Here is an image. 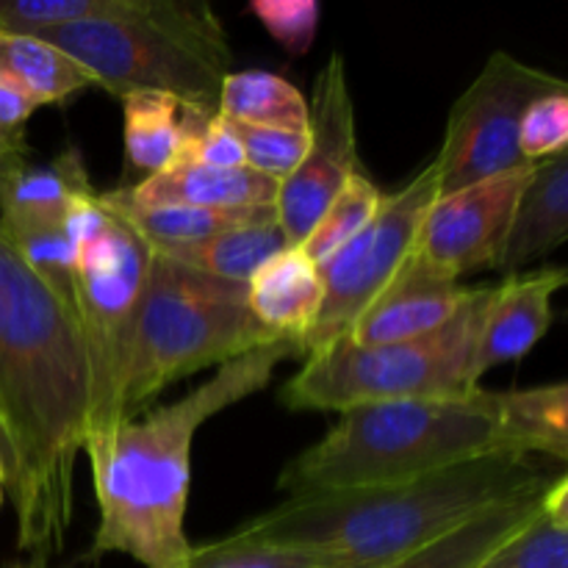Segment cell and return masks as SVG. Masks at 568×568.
<instances>
[{"label": "cell", "instance_id": "20", "mask_svg": "<svg viewBox=\"0 0 568 568\" xmlns=\"http://www.w3.org/2000/svg\"><path fill=\"white\" fill-rule=\"evenodd\" d=\"M94 194L75 148L48 164L31 155L0 164V220H64L75 200Z\"/></svg>", "mask_w": 568, "mask_h": 568}, {"label": "cell", "instance_id": "26", "mask_svg": "<svg viewBox=\"0 0 568 568\" xmlns=\"http://www.w3.org/2000/svg\"><path fill=\"white\" fill-rule=\"evenodd\" d=\"M0 225L39 281L75 314V244L64 220H0Z\"/></svg>", "mask_w": 568, "mask_h": 568}, {"label": "cell", "instance_id": "10", "mask_svg": "<svg viewBox=\"0 0 568 568\" xmlns=\"http://www.w3.org/2000/svg\"><path fill=\"white\" fill-rule=\"evenodd\" d=\"M438 197L436 161H427L403 189L383 194V203L369 225L349 239L325 266L322 305L314 327L303 338V358L347 338L358 316L394 281L408 255L414 253L422 220Z\"/></svg>", "mask_w": 568, "mask_h": 568}, {"label": "cell", "instance_id": "27", "mask_svg": "<svg viewBox=\"0 0 568 568\" xmlns=\"http://www.w3.org/2000/svg\"><path fill=\"white\" fill-rule=\"evenodd\" d=\"M483 568H568V475L549 488L541 514Z\"/></svg>", "mask_w": 568, "mask_h": 568}, {"label": "cell", "instance_id": "8", "mask_svg": "<svg viewBox=\"0 0 568 568\" xmlns=\"http://www.w3.org/2000/svg\"><path fill=\"white\" fill-rule=\"evenodd\" d=\"M150 258V244L114 211L75 250V316L89 364L87 436L120 425L122 381Z\"/></svg>", "mask_w": 568, "mask_h": 568}, {"label": "cell", "instance_id": "34", "mask_svg": "<svg viewBox=\"0 0 568 568\" xmlns=\"http://www.w3.org/2000/svg\"><path fill=\"white\" fill-rule=\"evenodd\" d=\"M183 159L200 161V164H209V166H220V170L244 166V155H242V148H239V139L233 136L231 125H227V120H222L220 114L211 116L209 125L192 139V144H189V150L183 153Z\"/></svg>", "mask_w": 568, "mask_h": 568}, {"label": "cell", "instance_id": "1", "mask_svg": "<svg viewBox=\"0 0 568 568\" xmlns=\"http://www.w3.org/2000/svg\"><path fill=\"white\" fill-rule=\"evenodd\" d=\"M0 425L14 453L17 555L55 568L75 519L89 425V364L75 314L39 281L0 225Z\"/></svg>", "mask_w": 568, "mask_h": 568}, {"label": "cell", "instance_id": "16", "mask_svg": "<svg viewBox=\"0 0 568 568\" xmlns=\"http://www.w3.org/2000/svg\"><path fill=\"white\" fill-rule=\"evenodd\" d=\"M281 183L250 166L200 164L181 159L159 175L142 178L136 186H125L136 203L148 205H194V209H261L275 205Z\"/></svg>", "mask_w": 568, "mask_h": 568}, {"label": "cell", "instance_id": "35", "mask_svg": "<svg viewBox=\"0 0 568 568\" xmlns=\"http://www.w3.org/2000/svg\"><path fill=\"white\" fill-rule=\"evenodd\" d=\"M0 475H3L6 488H9L11 480H14V453H11V444L3 425H0Z\"/></svg>", "mask_w": 568, "mask_h": 568}, {"label": "cell", "instance_id": "3", "mask_svg": "<svg viewBox=\"0 0 568 568\" xmlns=\"http://www.w3.org/2000/svg\"><path fill=\"white\" fill-rule=\"evenodd\" d=\"M564 475V464L541 455L499 453L414 480L288 497L233 532L322 552L344 568H381L497 505L547 491Z\"/></svg>", "mask_w": 568, "mask_h": 568}, {"label": "cell", "instance_id": "14", "mask_svg": "<svg viewBox=\"0 0 568 568\" xmlns=\"http://www.w3.org/2000/svg\"><path fill=\"white\" fill-rule=\"evenodd\" d=\"M564 266L505 275L497 283L475 353V381L480 383L491 369L521 361L552 327V300L566 286Z\"/></svg>", "mask_w": 568, "mask_h": 568}, {"label": "cell", "instance_id": "6", "mask_svg": "<svg viewBox=\"0 0 568 568\" xmlns=\"http://www.w3.org/2000/svg\"><path fill=\"white\" fill-rule=\"evenodd\" d=\"M277 338L250 311L247 283L203 275L153 253L122 381L120 422L142 416L172 383Z\"/></svg>", "mask_w": 568, "mask_h": 568}, {"label": "cell", "instance_id": "30", "mask_svg": "<svg viewBox=\"0 0 568 568\" xmlns=\"http://www.w3.org/2000/svg\"><path fill=\"white\" fill-rule=\"evenodd\" d=\"M227 125H231L233 136L239 139L244 166H250V170L261 172V175L272 178L277 183H283L297 170L305 150H308V131H277V128L244 125V122L233 120H227Z\"/></svg>", "mask_w": 568, "mask_h": 568}, {"label": "cell", "instance_id": "17", "mask_svg": "<svg viewBox=\"0 0 568 568\" xmlns=\"http://www.w3.org/2000/svg\"><path fill=\"white\" fill-rule=\"evenodd\" d=\"M216 109L186 105L172 94L133 92L122 98L125 153L144 175H159L183 159L192 139L209 125Z\"/></svg>", "mask_w": 568, "mask_h": 568}, {"label": "cell", "instance_id": "5", "mask_svg": "<svg viewBox=\"0 0 568 568\" xmlns=\"http://www.w3.org/2000/svg\"><path fill=\"white\" fill-rule=\"evenodd\" d=\"M75 59L114 98L172 94L186 105L216 109L233 67L220 17L200 0H128L120 17L37 33Z\"/></svg>", "mask_w": 568, "mask_h": 568}, {"label": "cell", "instance_id": "9", "mask_svg": "<svg viewBox=\"0 0 568 568\" xmlns=\"http://www.w3.org/2000/svg\"><path fill=\"white\" fill-rule=\"evenodd\" d=\"M558 89H568L564 78L494 50L449 109L444 142L433 155L438 197L530 166L519 150L521 116L532 100Z\"/></svg>", "mask_w": 568, "mask_h": 568}, {"label": "cell", "instance_id": "29", "mask_svg": "<svg viewBox=\"0 0 568 568\" xmlns=\"http://www.w3.org/2000/svg\"><path fill=\"white\" fill-rule=\"evenodd\" d=\"M183 568H344L338 560L322 552L297 547H277V544L250 541V538L231 536L220 541L200 544L189 552Z\"/></svg>", "mask_w": 568, "mask_h": 568}, {"label": "cell", "instance_id": "31", "mask_svg": "<svg viewBox=\"0 0 568 568\" xmlns=\"http://www.w3.org/2000/svg\"><path fill=\"white\" fill-rule=\"evenodd\" d=\"M568 144V89L541 94L527 105L519 128V150L527 164H538L566 153Z\"/></svg>", "mask_w": 568, "mask_h": 568}, {"label": "cell", "instance_id": "24", "mask_svg": "<svg viewBox=\"0 0 568 568\" xmlns=\"http://www.w3.org/2000/svg\"><path fill=\"white\" fill-rule=\"evenodd\" d=\"M286 233L281 231L277 220L255 222V225L233 227V231L216 233L205 242L192 247H178L170 253H161L178 264L197 270L203 275L222 277V281L250 283V277L261 270L270 258L288 250Z\"/></svg>", "mask_w": 568, "mask_h": 568}, {"label": "cell", "instance_id": "12", "mask_svg": "<svg viewBox=\"0 0 568 568\" xmlns=\"http://www.w3.org/2000/svg\"><path fill=\"white\" fill-rule=\"evenodd\" d=\"M530 170L532 164L433 200L422 220L414 253L455 281L483 270H497L516 200Z\"/></svg>", "mask_w": 568, "mask_h": 568}, {"label": "cell", "instance_id": "33", "mask_svg": "<svg viewBox=\"0 0 568 568\" xmlns=\"http://www.w3.org/2000/svg\"><path fill=\"white\" fill-rule=\"evenodd\" d=\"M33 111H37V103L14 81L0 75V164L31 155L26 128Z\"/></svg>", "mask_w": 568, "mask_h": 568}, {"label": "cell", "instance_id": "36", "mask_svg": "<svg viewBox=\"0 0 568 568\" xmlns=\"http://www.w3.org/2000/svg\"><path fill=\"white\" fill-rule=\"evenodd\" d=\"M0 568H28V566L22 564L20 558H14V560H9V564H3V566H0Z\"/></svg>", "mask_w": 568, "mask_h": 568}, {"label": "cell", "instance_id": "23", "mask_svg": "<svg viewBox=\"0 0 568 568\" xmlns=\"http://www.w3.org/2000/svg\"><path fill=\"white\" fill-rule=\"evenodd\" d=\"M216 114L244 125L308 131V100L286 78L266 70L227 72L216 98Z\"/></svg>", "mask_w": 568, "mask_h": 568}, {"label": "cell", "instance_id": "15", "mask_svg": "<svg viewBox=\"0 0 568 568\" xmlns=\"http://www.w3.org/2000/svg\"><path fill=\"white\" fill-rule=\"evenodd\" d=\"M568 239V153L532 164L516 200L497 272L516 275L547 258Z\"/></svg>", "mask_w": 568, "mask_h": 568}, {"label": "cell", "instance_id": "2", "mask_svg": "<svg viewBox=\"0 0 568 568\" xmlns=\"http://www.w3.org/2000/svg\"><path fill=\"white\" fill-rule=\"evenodd\" d=\"M288 358H303V349L294 338H277L220 366L186 397L109 430L89 433L83 455L92 469L100 516L89 558L125 555L142 568L186 566L192 552L186 505L194 436L216 414L270 386L277 366Z\"/></svg>", "mask_w": 568, "mask_h": 568}, {"label": "cell", "instance_id": "37", "mask_svg": "<svg viewBox=\"0 0 568 568\" xmlns=\"http://www.w3.org/2000/svg\"><path fill=\"white\" fill-rule=\"evenodd\" d=\"M3 494H6V483H3V475H0V505H3Z\"/></svg>", "mask_w": 568, "mask_h": 568}, {"label": "cell", "instance_id": "4", "mask_svg": "<svg viewBox=\"0 0 568 568\" xmlns=\"http://www.w3.org/2000/svg\"><path fill=\"white\" fill-rule=\"evenodd\" d=\"M499 453H521L505 392L399 399L342 410L336 425L288 460L277 488L288 497L403 483ZM527 455V453H525Z\"/></svg>", "mask_w": 568, "mask_h": 568}, {"label": "cell", "instance_id": "11", "mask_svg": "<svg viewBox=\"0 0 568 568\" xmlns=\"http://www.w3.org/2000/svg\"><path fill=\"white\" fill-rule=\"evenodd\" d=\"M308 109V150L297 170L277 186L275 200L277 225L292 247L305 242L327 205L361 172L347 61L338 50L316 75Z\"/></svg>", "mask_w": 568, "mask_h": 568}, {"label": "cell", "instance_id": "13", "mask_svg": "<svg viewBox=\"0 0 568 568\" xmlns=\"http://www.w3.org/2000/svg\"><path fill=\"white\" fill-rule=\"evenodd\" d=\"M466 294L469 286H460V281L410 253L394 281L358 316L347 338L372 347L427 336L458 314Z\"/></svg>", "mask_w": 568, "mask_h": 568}, {"label": "cell", "instance_id": "32", "mask_svg": "<svg viewBox=\"0 0 568 568\" xmlns=\"http://www.w3.org/2000/svg\"><path fill=\"white\" fill-rule=\"evenodd\" d=\"M250 11L258 17L270 37L292 55L308 53L320 28V3L316 0H253Z\"/></svg>", "mask_w": 568, "mask_h": 568}, {"label": "cell", "instance_id": "22", "mask_svg": "<svg viewBox=\"0 0 568 568\" xmlns=\"http://www.w3.org/2000/svg\"><path fill=\"white\" fill-rule=\"evenodd\" d=\"M0 75L14 81L37 109L98 89V81L75 59L31 33L0 31Z\"/></svg>", "mask_w": 568, "mask_h": 568}, {"label": "cell", "instance_id": "28", "mask_svg": "<svg viewBox=\"0 0 568 568\" xmlns=\"http://www.w3.org/2000/svg\"><path fill=\"white\" fill-rule=\"evenodd\" d=\"M383 203V192L364 175H353L347 181V186L336 194L331 205L325 209V214L320 216V222L314 225V231L305 236V242L300 244L305 258L314 266H325L349 239L358 236L366 225L372 222V216L377 214Z\"/></svg>", "mask_w": 568, "mask_h": 568}, {"label": "cell", "instance_id": "18", "mask_svg": "<svg viewBox=\"0 0 568 568\" xmlns=\"http://www.w3.org/2000/svg\"><path fill=\"white\" fill-rule=\"evenodd\" d=\"M98 200L109 211L128 222L153 253H170L178 247H192L216 233L233 231L255 222L277 220L275 205L261 209H194V205H148L136 203L125 186L98 192Z\"/></svg>", "mask_w": 568, "mask_h": 568}, {"label": "cell", "instance_id": "25", "mask_svg": "<svg viewBox=\"0 0 568 568\" xmlns=\"http://www.w3.org/2000/svg\"><path fill=\"white\" fill-rule=\"evenodd\" d=\"M505 410L516 447L527 455L568 460V383L505 392Z\"/></svg>", "mask_w": 568, "mask_h": 568}, {"label": "cell", "instance_id": "21", "mask_svg": "<svg viewBox=\"0 0 568 568\" xmlns=\"http://www.w3.org/2000/svg\"><path fill=\"white\" fill-rule=\"evenodd\" d=\"M547 491L497 505V508L486 510V514L449 530L438 541L427 544V547L416 549L410 555H403V558L381 568H483L505 544L514 541L541 514L544 503H547Z\"/></svg>", "mask_w": 568, "mask_h": 568}, {"label": "cell", "instance_id": "7", "mask_svg": "<svg viewBox=\"0 0 568 568\" xmlns=\"http://www.w3.org/2000/svg\"><path fill=\"white\" fill-rule=\"evenodd\" d=\"M497 283L469 286L458 314L427 336L392 344H355L338 338L331 347L305 355L297 375L283 383L288 410H349L358 405L399 399L460 397L475 392V353L483 320Z\"/></svg>", "mask_w": 568, "mask_h": 568}, {"label": "cell", "instance_id": "19", "mask_svg": "<svg viewBox=\"0 0 568 568\" xmlns=\"http://www.w3.org/2000/svg\"><path fill=\"white\" fill-rule=\"evenodd\" d=\"M247 303L272 336L294 338L303 349L322 305L320 266L311 264L300 247L283 250L250 277Z\"/></svg>", "mask_w": 568, "mask_h": 568}]
</instances>
